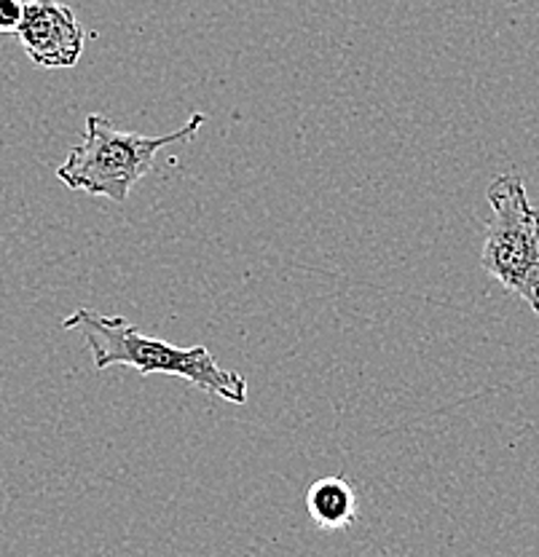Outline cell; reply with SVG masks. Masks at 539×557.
<instances>
[{
  "mask_svg": "<svg viewBox=\"0 0 539 557\" xmlns=\"http://www.w3.org/2000/svg\"><path fill=\"white\" fill-rule=\"evenodd\" d=\"M22 49L36 67H75L86 46V30L75 11L60 0H30L20 33Z\"/></svg>",
  "mask_w": 539,
  "mask_h": 557,
  "instance_id": "277c9868",
  "label": "cell"
},
{
  "mask_svg": "<svg viewBox=\"0 0 539 557\" xmlns=\"http://www.w3.org/2000/svg\"><path fill=\"white\" fill-rule=\"evenodd\" d=\"M306 512L322 531H344L357 522V493L344 478H320L306 491Z\"/></svg>",
  "mask_w": 539,
  "mask_h": 557,
  "instance_id": "5b68a950",
  "label": "cell"
},
{
  "mask_svg": "<svg viewBox=\"0 0 539 557\" xmlns=\"http://www.w3.org/2000/svg\"><path fill=\"white\" fill-rule=\"evenodd\" d=\"M25 0H0V35L20 33L25 20Z\"/></svg>",
  "mask_w": 539,
  "mask_h": 557,
  "instance_id": "8992f818",
  "label": "cell"
},
{
  "mask_svg": "<svg viewBox=\"0 0 539 557\" xmlns=\"http://www.w3.org/2000/svg\"><path fill=\"white\" fill-rule=\"evenodd\" d=\"M65 330H81L91 348L97 370L121 364L140 375H177L191 386L225 399L231 405L247 403V381L236 370L223 368L207 346L180 348L170 341L150 338L140 333L130 319L106 317L95 309H78L62 322Z\"/></svg>",
  "mask_w": 539,
  "mask_h": 557,
  "instance_id": "6da1fadb",
  "label": "cell"
},
{
  "mask_svg": "<svg viewBox=\"0 0 539 557\" xmlns=\"http://www.w3.org/2000/svg\"><path fill=\"white\" fill-rule=\"evenodd\" d=\"M486 194L491 218L486 223L480 265L539 317V209L529 201L524 180L515 172L494 177Z\"/></svg>",
  "mask_w": 539,
  "mask_h": 557,
  "instance_id": "3957f363",
  "label": "cell"
},
{
  "mask_svg": "<svg viewBox=\"0 0 539 557\" xmlns=\"http://www.w3.org/2000/svg\"><path fill=\"white\" fill-rule=\"evenodd\" d=\"M207 115L194 113L188 124L164 137H145L135 132H121L106 115H86L84 143L75 145L57 177L71 190L89 196H106L124 205L132 188L154 170L156 156L175 143H191L205 126Z\"/></svg>",
  "mask_w": 539,
  "mask_h": 557,
  "instance_id": "7a4b0ae2",
  "label": "cell"
}]
</instances>
